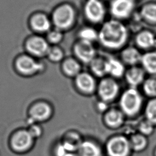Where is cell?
<instances>
[{
	"label": "cell",
	"mask_w": 156,
	"mask_h": 156,
	"mask_svg": "<svg viewBox=\"0 0 156 156\" xmlns=\"http://www.w3.org/2000/svg\"><path fill=\"white\" fill-rule=\"evenodd\" d=\"M98 36L103 45L116 49L124 43L127 37V32L122 23L112 20L102 26Z\"/></svg>",
	"instance_id": "obj_2"
},
{
	"label": "cell",
	"mask_w": 156,
	"mask_h": 156,
	"mask_svg": "<svg viewBox=\"0 0 156 156\" xmlns=\"http://www.w3.org/2000/svg\"><path fill=\"white\" fill-rule=\"evenodd\" d=\"M103 146L105 156H131L133 153L129 137L121 133L108 137Z\"/></svg>",
	"instance_id": "obj_3"
},
{
	"label": "cell",
	"mask_w": 156,
	"mask_h": 156,
	"mask_svg": "<svg viewBox=\"0 0 156 156\" xmlns=\"http://www.w3.org/2000/svg\"><path fill=\"white\" fill-rule=\"evenodd\" d=\"M62 38V34L58 30H53L48 35V39L52 43L58 42Z\"/></svg>",
	"instance_id": "obj_33"
},
{
	"label": "cell",
	"mask_w": 156,
	"mask_h": 156,
	"mask_svg": "<svg viewBox=\"0 0 156 156\" xmlns=\"http://www.w3.org/2000/svg\"><path fill=\"white\" fill-rule=\"evenodd\" d=\"M74 52L77 57L82 62L90 64L95 58V50L91 43L81 40L74 47Z\"/></svg>",
	"instance_id": "obj_11"
},
{
	"label": "cell",
	"mask_w": 156,
	"mask_h": 156,
	"mask_svg": "<svg viewBox=\"0 0 156 156\" xmlns=\"http://www.w3.org/2000/svg\"><path fill=\"white\" fill-rule=\"evenodd\" d=\"M79 156H105L102 146L99 142L92 138H84L79 147Z\"/></svg>",
	"instance_id": "obj_8"
},
{
	"label": "cell",
	"mask_w": 156,
	"mask_h": 156,
	"mask_svg": "<svg viewBox=\"0 0 156 156\" xmlns=\"http://www.w3.org/2000/svg\"><path fill=\"white\" fill-rule=\"evenodd\" d=\"M74 85L79 94L91 96L96 93L98 82L91 73L80 72L74 78Z\"/></svg>",
	"instance_id": "obj_5"
},
{
	"label": "cell",
	"mask_w": 156,
	"mask_h": 156,
	"mask_svg": "<svg viewBox=\"0 0 156 156\" xmlns=\"http://www.w3.org/2000/svg\"><path fill=\"white\" fill-rule=\"evenodd\" d=\"M64 74L69 77H76L81 72V66L74 59L69 58L65 60L62 66Z\"/></svg>",
	"instance_id": "obj_25"
},
{
	"label": "cell",
	"mask_w": 156,
	"mask_h": 156,
	"mask_svg": "<svg viewBox=\"0 0 156 156\" xmlns=\"http://www.w3.org/2000/svg\"><path fill=\"white\" fill-rule=\"evenodd\" d=\"M136 41L140 47L147 48L155 44V38L150 32L144 31L138 35Z\"/></svg>",
	"instance_id": "obj_27"
},
{
	"label": "cell",
	"mask_w": 156,
	"mask_h": 156,
	"mask_svg": "<svg viewBox=\"0 0 156 156\" xmlns=\"http://www.w3.org/2000/svg\"><path fill=\"white\" fill-rule=\"evenodd\" d=\"M141 92L148 99L156 98V76L146 78L141 85Z\"/></svg>",
	"instance_id": "obj_24"
},
{
	"label": "cell",
	"mask_w": 156,
	"mask_h": 156,
	"mask_svg": "<svg viewBox=\"0 0 156 156\" xmlns=\"http://www.w3.org/2000/svg\"><path fill=\"white\" fill-rule=\"evenodd\" d=\"M65 156H79L77 152H70L67 154Z\"/></svg>",
	"instance_id": "obj_35"
},
{
	"label": "cell",
	"mask_w": 156,
	"mask_h": 156,
	"mask_svg": "<svg viewBox=\"0 0 156 156\" xmlns=\"http://www.w3.org/2000/svg\"><path fill=\"white\" fill-rule=\"evenodd\" d=\"M29 132H30V133L31 134V135L33 136L34 138L40 136L41 133V130L40 127L36 125L32 126L29 129Z\"/></svg>",
	"instance_id": "obj_34"
},
{
	"label": "cell",
	"mask_w": 156,
	"mask_h": 156,
	"mask_svg": "<svg viewBox=\"0 0 156 156\" xmlns=\"http://www.w3.org/2000/svg\"><path fill=\"white\" fill-rule=\"evenodd\" d=\"M122 58L126 64L134 66L138 63H141L142 55L136 49L129 48L122 52Z\"/></svg>",
	"instance_id": "obj_22"
},
{
	"label": "cell",
	"mask_w": 156,
	"mask_h": 156,
	"mask_svg": "<svg viewBox=\"0 0 156 156\" xmlns=\"http://www.w3.org/2000/svg\"><path fill=\"white\" fill-rule=\"evenodd\" d=\"M33 28L40 32L48 30L50 27V22L48 18L43 15H37L33 17L31 21Z\"/></svg>",
	"instance_id": "obj_26"
},
{
	"label": "cell",
	"mask_w": 156,
	"mask_h": 156,
	"mask_svg": "<svg viewBox=\"0 0 156 156\" xmlns=\"http://www.w3.org/2000/svg\"><path fill=\"white\" fill-rule=\"evenodd\" d=\"M141 63L146 73L156 76V52H148L142 55Z\"/></svg>",
	"instance_id": "obj_20"
},
{
	"label": "cell",
	"mask_w": 156,
	"mask_h": 156,
	"mask_svg": "<svg viewBox=\"0 0 156 156\" xmlns=\"http://www.w3.org/2000/svg\"><path fill=\"white\" fill-rule=\"evenodd\" d=\"M155 128L156 127L152 123L145 118L137 122V132L147 137H149L154 133Z\"/></svg>",
	"instance_id": "obj_28"
},
{
	"label": "cell",
	"mask_w": 156,
	"mask_h": 156,
	"mask_svg": "<svg viewBox=\"0 0 156 156\" xmlns=\"http://www.w3.org/2000/svg\"><path fill=\"white\" fill-rule=\"evenodd\" d=\"M27 50L33 55L42 56L48 54L49 49L47 42L41 37H33L27 43Z\"/></svg>",
	"instance_id": "obj_18"
},
{
	"label": "cell",
	"mask_w": 156,
	"mask_h": 156,
	"mask_svg": "<svg viewBox=\"0 0 156 156\" xmlns=\"http://www.w3.org/2000/svg\"><path fill=\"white\" fill-rule=\"evenodd\" d=\"M48 55L49 58L54 62H58L63 57V53L62 51L57 48H53L49 49Z\"/></svg>",
	"instance_id": "obj_32"
},
{
	"label": "cell",
	"mask_w": 156,
	"mask_h": 156,
	"mask_svg": "<svg viewBox=\"0 0 156 156\" xmlns=\"http://www.w3.org/2000/svg\"><path fill=\"white\" fill-rule=\"evenodd\" d=\"M126 117L118 107H110L102 115L104 125L109 129H121L126 121Z\"/></svg>",
	"instance_id": "obj_6"
},
{
	"label": "cell",
	"mask_w": 156,
	"mask_h": 156,
	"mask_svg": "<svg viewBox=\"0 0 156 156\" xmlns=\"http://www.w3.org/2000/svg\"><path fill=\"white\" fill-rule=\"evenodd\" d=\"M141 13L146 20L156 22V4H148L144 6Z\"/></svg>",
	"instance_id": "obj_29"
},
{
	"label": "cell",
	"mask_w": 156,
	"mask_h": 156,
	"mask_svg": "<svg viewBox=\"0 0 156 156\" xmlns=\"http://www.w3.org/2000/svg\"><path fill=\"white\" fill-rule=\"evenodd\" d=\"M106 68L107 75L116 80L124 77L126 71L124 64L114 58L106 60Z\"/></svg>",
	"instance_id": "obj_17"
},
{
	"label": "cell",
	"mask_w": 156,
	"mask_h": 156,
	"mask_svg": "<svg viewBox=\"0 0 156 156\" xmlns=\"http://www.w3.org/2000/svg\"><path fill=\"white\" fill-rule=\"evenodd\" d=\"M91 74L95 77L102 79L107 76L106 60L101 58H94L90 63Z\"/></svg>",
	"instance_id": "obj_21"
},
{
	"label": "cell",
	"mask_w": 156,
	"mask_h": 156,
	"mask_svg": "<svg viewBox=\"0 0 156 156\" xmlns=\"http://www.w3.org/2000/svg\"><path fill=\"white\" fill-rule=\"evenodd\" d=\"M52 115V109L46 103L40 102L34 105L29 111L30 119L33 122L47 120Z\"/></svg>",
	"instance_id": "obj_14"
},
{
	"label": "cell",
	"mask_w": 156,
	"mask_h": 156,
	"mask_svg": "<svg viewBox=\"0 0 156 156\" xmlns=\"http://www.w3.org/2000/svg\"><path fill=\"white\" fill-rule=\"evenodd\" d=\"M84 138L76 131H70L64 136L62 144L68 152H77Z\"/></svg>",
	"instance_id": "obj_16"
},
{
	"label": "cell",
	"mask_w": 156,
	"mask_h": 156,
	"mask_svg": "<svg viewBox=\"0 0 156 156\" xmlns=\"http://www.w3.org/2000/svg\"><path fill=\"white\" fill-rule=\"evenodd\" d=\"M144 96L138 88L128 87L121 91L118 99V107L126 118L135 119L143 113L145 104Z\"/></svg>",
	"instance_id": "obj_1"
},
{
	"label": "cell",
	"mask_w": 156,
	"mask_h": 156,
	"mask_svg": "<svg viewBox=\"0 0 156 156\" xmlns=\"http://www.w3.org/2000/svg\"><path fill=\"white\" fill-rule=\"evenodd\" d=\"M94 107H95V110L98 113L103 115L111 107H110V104L98 99L94 104Z\"/></svg>",
	"instance_id": "obj_31"
},
{
	"label": "cell",
	"mask_w": 156,
	"mask_h": 156,
	"mask_svg": "<svg viewBox=\"0 0 156 156\" xmlns=\"http://www.w3.org/2000/svg\"><path fill=\"white\" fill-rule=\"evenodd\" d=\"M74 12L73 8L68 5L58 7L54 13L53 21L55 26L60 29L70 26L74 21Z\"/></svg>",
	"instance_id": "obj_7"
},
{
	"label": "cell",
	"mask_w": 156,
	"mask_h": 156,
	"mask_svg": "<svg viewBox=\"0 0 156 156\" xmlns=\"http://www.w3.org/2000/svg\"><path fill=\"white\" fill-rule=\"evenodd\" d=\"M129 139L133 152H143L146 149L149 144L148 137L138 132L130 136Z\"/></svg>",
	"instance_id": "obj_19"
},
{
	"label": "cell",
	"mask_w": 156,
	"mask_h": 156,
	"mask_svg": "<svg viewBox=\"0 0 156 156\" xmlns=\"http://www.w3.org/2000/svg\"><path fill=\"white\" fill-rule=\"evenodd\" d=\"M18 71L24 75H32L42 69V65L28 56L20 57L16 62Z\"/></svg>",
	"instance_id": "obj_12"
},
{
	"label": "cell",
	"mask_w": 156,
	"mask_h": 156,
	"mask_svg": "<svg viewBox=\"0 0 156 156\" xmlns=\"http://www.w3.org/2000/svg\"><path fill=\"white\" fill-rule=\"evenodd\" d=\"M80 37L82 40L91 42L98 37V34L94 29L90 27L84 28L80 32Z\"/></svg>",
	"instance_id": "obj_30"
},
{
	"label": "cell",
	"mask_w": 156,
	"mask_h": 156,
	"mask_svg": "<svg viewBox=\"0 0 156 156\" xmlns=\"http://www.w3.org/2000/svg\"><path fill=\"white\" fill-rule=\"evenodd\" d=\"M34 138L29 130H20L13 135L11 139V146L17 152H24L32 145Z\"/></svg>",
	"instance_id": "obj_9"
},
{
	"label": "cell",
	"mask_w": 156,
	"mask_h": 156,
	"mask_svg": "<svg viewBox=\"0 0 156 156\" xmlns=\"http://www.w3.org/2000/svg\"><path fill=\"white\" fill-rule=\"evenodd\" d=\"M144 118L156 127V98L148 99L143 110Z\"/></svg>",
	"instance_id": "obj_23"
},
{
	"label": "cell",
	"mask_w": 156,
	"mask_h": 156,
	"mask_svg": "<svg viewBox=\"0 0 156 156\" xmlns=\"http://www.w3.org/2000/svg\"><path fill=\"white\" fill-rule=\"evenodd\" d=\"M85 13L91 21H100L104 16V9L99 0H88L85 5Z\"/></svg>",
	"instance_id": "obj_13"
},
{
	"label": "cell",
	"mask_w": 156,
	"mask_h": 156,
	"mask_svg": "<svg viewBox=\"0 0 156 156\" xmlns=\"http://www.w3.org/2000/svg\"><path fill=\"white\" fill-rule=\"evenodd\" d=\"M133 8L132 0H113L111 4L110 10L115 16L122 18L127 17Z\"/></svg>",
	"instance_id": "obj_15"
},
{
	"label": "cell",
	"mask_w": 156,
	"mask_h": 156,
	"mask_svg": "<svg viewBox=\"0 0 156 156\" xmlns=\"http://www.w3.org/2000/svg\"><path fill=\"white\" fill-rule=\"evenodd\" d=\"M153 156H156V146L155 147L153 151Z\"/></svg>",
	"instance_id": "obj_36"
},
{
	"label": "cell",
	"mask_w": 156,
	"mask_h": 156,
	"mask_svg": "<svg viewBox=\"0 0 156 156\" xmlns=\"http://www.w3.org/2000/svg\"><path fill=\"white\" fill-rule=\"evenodd\" d=\"M124 78L129 87L138 88L141 87L146 78V72L142 68L132 66L126 70Z\"/></svg>",
	"instance_id": "obj_10"
},
{
	"label": "cell",
	"mask_w": 156,
	"mask_h": 156,
	"mask_svg": "<svg viewBox=\"0 0 156 156\" xmlns=\"http://www.w3.org/2000/svg\"><path fill=\"white\" fill-rule=\"evenodd\" d=\"M121 93V86L116 79L105 76L98 82L96 94L99 99L111 104L118 99Z\"/></svg>",
	"instance_id": "obj_4"
}]
</instances>
